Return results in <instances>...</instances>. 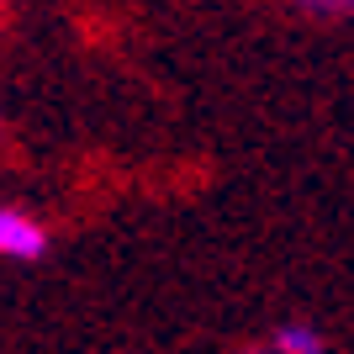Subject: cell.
<instances>
[{
	"instance_id": "obj_4",
	"label": "cell",
	"mask_w": 354,
	"mask_h": 354,
	"mask_svg": "<svg viewBox=\"0 0 354 354\" xmlns=\"http://www.w3.org/2000/svg\"><path fill=\"white\" fill-rule=\"evenodd\" d=\"M0 138H6V117H0Z\"/></svg>"
},
{
	"instance_id": "obj_2",
	"label": "cell",
	"mask_w": 354,
	"mask_h": 354,
	"mask_svg": "<svg viewBox=\"0 0 354 354\" xmlns=\"http://www.w3.org/2000/svg\"><path fill=\"white\" fill-rule=\"evenodd\" d=\"M265 349L270 354H333V339H328L312 317H286V323L270 328Z\"/></svg>"
},
{
	"instance_id": "obj_1",
	"label": "cell",
	"mask_w": 354,
	"mask_h": 354,
	"mask_svg": "<svg viewBox=\"0 0 354 354\" xmlns=\"http://www.w3.org/2000/svg\"><path fill=\"white\" fill-rule=\"evenodd\" d=\"M48 254H53V227H48L37 212L0 201V259L32 270V265H43Z\"/></svg>"
},
{
	"instance_id": "obj_3",
	"label": "cell",
	"mask_w": 354,
	"mask_h": 354,
	"mask_svg": "<svg viewBox=\"0 0 354 354\" xmlns=\"http://www.w3.org/2000/svg\"><path fill=\"white\" fill-rule=\"evenodd\" d=\"M307 16H317V21H344V16H354V0H296Z\"/></svg>"
},
{
	"instance_id": "obj_5",
	"label": "cell",
	"mask_w": 354,
	"mask_h": 354,
	"mask_svg": "<svg viewBox=\"0 0 354 354\" xmlns=\"http://www.w3.org/2000/svg\"><path fill=\"white\" fill-rule=\"evenodd\" d=\"M0 6H6V0H0Z\"/></svg>"
}]
</instances>
